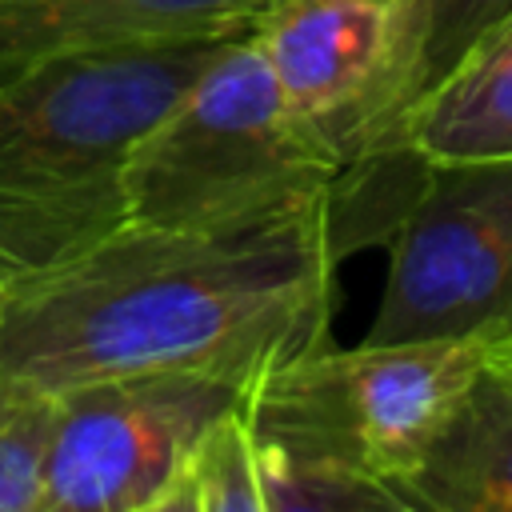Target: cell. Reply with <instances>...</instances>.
Instances as JSON below:
<instances>
[{"mask_svg": "<svg viewBox=\"0 0 512 512\" xmlns=\"http://www.w3.org/2000/svg\"><path fill=\"white\" fill-rule=\"evenodd\" d=\"M512 340V160L424 164L388 228L368 344Z\"/></svg>", "mask_w": 512, "mask_h": 512, "instance_id": "5", "label": "cell"}, {"mask_svg": "<svg viewBox=\"0 0 512 512\" xmlns=\"http://www.w3.org/2000/svg\"><path fill=\"white\" fill-rule=\"evenodd\" d=\"M404 148L420 164L512 160V12L412 108Z\"/></svg>", "mask_w": 512, "mask_h": 512, "instance_id": "8", "label": "cell"}, {"mask_svg": "<svg viewBox=\"0 0 512 512\" xmlns=\"http://www.w3.org/2000/svg\"><path fill=\"white\" fill-rule=\"evenodd\" d=\"M252 456L268 512H428L400 480L296 456L252 436Z\"/></svg>", "mask_w": 512, "mask_h": 512, "instance_id": "10", "label": "cell"}, {"mask_svg": "<svg viewBox=\"0 0 512 512\" xmlns=\"http://www.w3.org/2000/svg\"><path fill=\"white\" fill-rule=\"evenodd\" d=\"M508 12H512V0H408L416 104Z\"/></svg>", "mask_w": 512, "mask_h": 512, "instance_id": "12", "label": "cell"}, {"mask_svg": "<svg viewBox=\"0 0 512 512\" xmlns=\"http://www.w3.org/2000/svg\"><path fill=\"white\" fill-rule=\"evenodd\" d=\"M256 40L232 36L128 160V224H212L336 188Z\"/></svg>", "mask_w": 512, "mask_h": 512, "instance_id": "4", "label": "cell"}, {"mask_svg": "<svg viewBox=\"0 0 512 512\" xmlns=\"http://www.w3.org/2000/svg\"><path fill=\"white\" fill-rule=\"evenodd\" d=\"M136 512H204V492H200V472H196V464H192L176 484H168L156 500H148V504L136 508Z\"/></svg>", "mask_w": 512, "mask_h": 512, "instance_id": "14", "label": "cell"}, {"mask_svg": "<svg viewBox=\"0 0 512 512\" xmlns=\"http://www.w3.org/2000/svg\"><path fill=\"white\" fill-rule=\"evenodd\" d=\"M268 0H0V88L48 56L108 44L240 36Z\"/></svg>", "mask_w": 512, "mask_h": 512, "instance_id": "7", "label": "cell"}, {"mask_svg": "<svg viewBox=\"0 0 512 512\" xmlns=\"http://www.w3.org/2000/svg\"><path fill=\"white\" fill-rule=\"evenodd\" d=\"M56 396L0 368V512H40Z\"/></svg>", "mask_w": 512, "mask_h": 512, "instance_id": "11", "label": "cell"}, {"mask_svg": "<svg viewBox=\"0 0 512 512\" xmlns=\"http://www.w3.org/2000/svg\"><path fill=\"white\" fill-rule=\"evenodd\" d=\"M400 484L428 512H512V392L492 368Z\"/></svg>", "mask_w": 512, "mask_h": 512, "instance_id": "9", "label": "cell"}, {"mask_svg": "<svg viewBox=\"0 0 512 512\" xmlns=\"http://www.w3.org/2000/svg\"><path fill=\"white\" fill-rule=\"evenodd\" d=\"M492 376L512 392V340L500 348V356H496V364H492Z\"/></svg>", "mask_w": 512, "mask_h": 512, "instance_id": "15", "label": "cell"}, {"mask_svg": "<svg viewBox=\"0 0 512 512\" xmlns=\"http://www.w3.org/2000/svg\"><path fill=\"white\" fill-rule=\"evenodd\" d=\"M196 472H200L204 512H268L244 408H236L204 440V448L196 456Z\"/></svg>", "mask_w": 512, "mask_h": 512, "instance_id": "13", "label": "cell"}, {"mask_svg": "<svg viewBox=\"0 0 512 512\" xmlns=\"http://www.w3.org/2000/svg\"><path fill=\"white\" fill-rule=\"evenodd\" d=\"M332 192L212 224H124L0 296V368L44 396L156 372L252 388L332 344L344 256Z\"/></svg>", "mask_w": 512, "mask_h": 512, "instance_id": "1", "label": "cell"}, {"mask_svg": "<svg viewBox=\"0 0 512 512\" xmlns=\"http://www.w3.org/2000/svg\"><path fill=\"white\" fill-rule=\"evenodd\" d=\"M504 344L500 336L324 344L260 376L244 396V416L252 436L296 456L404 480Z\"/></svg>", "mask_w": 512, "mask_h": 512, "instance_id": "3", "label": "cell"}, {"mask_svg": "<svg viewBox=\"0 0 512 512\" xmlns=\"http://www.w3.org/2000/svg\"><path fill=\"white\" fill-rule=\"evenodd\" d=\"M228 40L76 48L0 88V296L128 224L136 144Z\"/></svg>", "mask_w": 512, "mask_h": 512, "instance_id": "2", "label": "cell"}, {"mask_svg": "<svg viewBox=\"0 0 512 512\" xmlns=\"http://www.w3.org/2000/svg\"><path fill=\"white\" fill-rule=\"evenodd\" d=\"M244 396V380L212 372L120 376L60 392L40 512L144 508L196 464Z\"/></svg>", "mask_w": 512, "mask_h": 512, "instance_id": "6", "label": "cell"}]
</instances>
